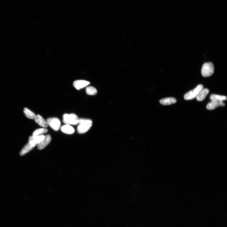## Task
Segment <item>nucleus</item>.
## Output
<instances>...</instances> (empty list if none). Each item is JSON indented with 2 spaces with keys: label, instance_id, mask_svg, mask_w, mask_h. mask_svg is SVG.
Listing matches in <instances>:
<instances>
[{
  "label": "nucleus",
  "instance_id": "9d476101",
  "mask_svg": "<svg viewBox=\"0 0 227 227\" xmlns=\"http://www.w3.org/2000/svg\"><path fill=\"white\" fill-rule=\"evenodd\" d=\"M209 93V90L207 88H203L199 93L196 97V99L199 101H202L205 98L206 96Z\"/></svg>",
  "mask_w": 227,
  "mask_h": 227
},
{
  "label": "nucleus",
  "instance_id": "ddd939ff",
  "mask_svg": "<svg viewBox=\"0 0 227 227\" xmlns=\"http://www.w3.org/2000/svg\"><path fill=\"white\" fill-rule=\"evenodd\" d=\"M62 132L68 134H72L75 132L74 128L68 125H65L62 127L61 128Z\"/></svg>",
  "mask_w": 227,
  "mask_h": 227
},
{
  "label": "nucleus",
  "instance_id": "a211bd4d",
  "mask_svg": "<svg viewBox=\"0 0 227 227\" xmlns=\"http://www.w3.org/2000/svg\"><path fill=\"white\" fill-rule=\"evenodd\" d=\"M48 131V130L46 128H42L37 129L34 131L33 134V136H38L47 133Z\"/></svg>",
  "mask_w": 227,
  "mask_h": 227
},
{
  "label": "nucleus",
  "instance_id": "9b49d317",
  "mask_svg": "<svg viewBox=\"0 0 227 227\" xmlns=\"http://www.w3.org/2000/svg\"><path fill=\"white\" fill-rule=\"evenodd\" d=\"M34 120H35V122L41 126L45 128L48 126L46 121L40 115H36Z\"/></svg>",
  "mask_w": 227,
  "mask_h": 227
},
{
  "label": "nucleus",
  "instance_id": "1a4fd4ad",
  "mask_svg": "<svg viewBox=\"0 0 227 227\" xmlns=\"http://www.w3.org/2000/svg\"><path fill=\"white\" fill-rule=\"evenodd\" d=\"M225 104L223 101H211L206 106L207 109L210 110L216 109L218 107L224 106Z\"/></svg>",
  "mask_w": 227,
  "mask_h": 227
},
{
  "label": "nucleus",
  "instance_id": "0eeeda50",
  "mask_svg": "<svg viewBox=\"0 0 227 227\" xmlns=\"http://www.w3.org/2000/svg\"><path fill=\"white\" fill-rule=\"evenodd\" d=\"M51 137L50 135L45 136L43 140L38 144V149L39 150H43L51 142Z\"/></svg>",
  "mask_w": 227,
  "mask_h": 227
},
{
  "label": "nucleus",
  "instance_id": "f8f14e48",
  "mask_svg": "<svg viewBox=\"0 0 227 227\" xmlns=\"http://www.w3.org/2000/svg\"><path fill=\"white\" fill-rule=\"evenodd\" d=\"M177 102L176 99L174 98L170 97L164 98L160 100V104L164 106L170 105L175 104Z\"/></svg>",
  "mask_w": 227,
  "mask_h": 227
},
{
  "label": "nucleus",
  "instance_id": "dca6fc26",
  "mask_svg": "<svg viewBox=\"0 0 227 227\" xmlns=\"http://www.w3.org/2000/svg\"><path fill=\"white\" fill-rule=\"evenodd\" d=\"M34 147H33L31 144L29 143L23 148L22 150L20 151V155L23 156L27 153L29 152L30 151L32 150Z\"/></svg>",
  "mask_w": 227,
  "mask_h": 227
},
{
  "label": "nucleus",
  "instance_id": "4468645a",
  "mask_svg": "<svg viewBox=\"0 0 227 227\" xmlns=\"http://www.w3.org/2000/svg\"><path fill=\"white\" fill-rule=\"evenodd\" d=\"M210 99L211 101H223L227 100V97L224 96L212 94L210 96Z\"/></svg>",
  "mask_w": 227,
  "mask_h": 227
},
{
  "label": "nucleus",
  "instance_id": "39448f33",
  "mask_svg": "<svg viewBox=\"0 0 227 227\" xmlns=\"http://www.w3.org/2000/svg\"><path fill=\"white\" fill-rule=\"evenodd\" d=\"M46 121L48 125L56 131H58L60 128L61 122L59 120L55 118H50L47 119Z\"/></svg>",
  "mask_w": 227,
  "mask_h": 227
},
{
  "label": "nucleus",
  "instance_id": "f03ea898",
  "mask_svg": "<svg viewBox=\"0 0 227 227\" xmlns=\"http://www.w3.org/2000/svg\"><path fill=\"white\" fill-rule=\"evenodd\" d=\"M202 74L204 77L211 76L214 72V65L211 62L204 63L202 68Z\"/></svg>",
  "mask_w": 227,
  "mask_h": 227
},
{
  "label": "nucleus",
  "instance_id": "423d86ee",
  "mask_svg": "<svg viewBox=\"0 0 227 227\" xmlns=\"http://www.w3.org/2000/svg\"><path fill=\"white\" fill-rule=\"evenodd\" d=\"M45 136L43 135L30 136L29 139V143L33 147H34L43 140Z\"/></svg>",
  "mask_w": 227,
  "mask_h": 227
},
{
  "label": "nucleus",
  "instance_id": "7ed1b4c3",
  "mask_svg": "<svg viewBox=\"0 0 227 227\" xmlns=\"http://www.w3.org/2000/svg\"><path fill=\"white\" fill-rule=\"evenodd\" d=\"M63 121L66 125H77L78 124V116L74 114H65L64 115Z\"/></svg>",
  "mask_w": 227,
  "mask_h": 227
},
{
  "label": "nucleus",
  "instance_id": "f3484780",
  "mask_svg": "<svg viewBox=\"0 0 227 227\" xmlns=\"http://www.w3.org/2000/svg\"><path fill=\"white\" fill-rule=\"evenodd\" d=\"M86 92L89 95H94L97 94V90L95 87L89 86L86 88Z\"/></svg>",
  "mask_w": 227,
  "mask_h": 227
},
{
  "label": "nucleus",
  "instance_id": "20e7f679",
  "mask_svg": "<svg viewBox=\"0 0 227 227\" xmlns=\"http://www.w3.org/2000/svg\"><path fill=\"white\" fill-rule=\"evenodd\" d=\"M203 88V86L202 84L198 85L193 90L186 93L184 96V99L186 100H190L197 97L199 92Z\"/></svg>",
  "mask_w": 227,
  "mask_h": 227
},
{
  "label": "nucleus",
  "instance_id": "6e6552de",
  "mask_svg": "<svg viewBox=\"0 0 227 227\" xmlns=\"http://www.w3.org/2000/svg\"><path fill=\"white\" fill-rule=\"evenodd\" d=\"M90 82L83 80H78L75 81L73 83V85L74 87L78 90L83 88L87 86L90 84Z\"/></svg>",
  "mask_w": 227,
  "mask_h": 227
},
{
  "label": "nucleus",
  "instance_id": "f257e3e1",
  "mask_svg": "<svg viewBox=\"0 0 227 227\" xmlns=\"http://www.w3.org/2000/svg\"><path fill=\"white\" fill-rule=\"evenodd\" d=\"M78 124L77 132L79 134H83L87 132L91 128L93 122L90 120L79 119Z\"/></svg>",
  "mask_w": 227,
  "mask_h": 227
},
{
  "label": "nucleus",
  "instance_id": "2eb2a0df",
  "mask_svg": "<svg viewBox=\"0 0 227 227\" xmlns=\"http://www.w3.org/2000/svg\"><path fill=\"white\" fill-rule=\"evenodd\" d=\"M24 112L27 117L30 119H34L36 116L35 114L27 108L24 109Z\"/></svg>",
  "mask_w": 227,
  "mask_h": 227
}]
</instances>
